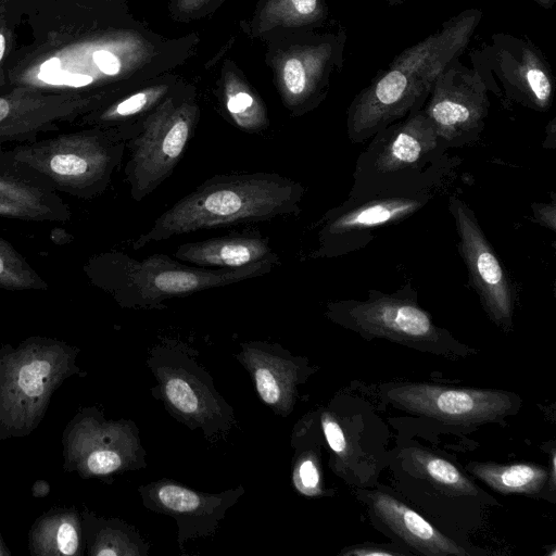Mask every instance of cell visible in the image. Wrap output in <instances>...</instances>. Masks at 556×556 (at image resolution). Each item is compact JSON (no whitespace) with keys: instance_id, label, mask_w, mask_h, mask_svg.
Here are the masks:
<instances>
[{"instance_id":"obj_1","label":"cell","mask_w":556,"mask_h":556,"mask_svg":"<svg viewBox=\"0 0 556 556\" xmlns=\"http://www.w3.org/2000/svg\"><path fill=\"white\" fill-rule=\"evenodd\" d=\"M194 43V36L165 39L130 18L96 22L47 35L9 74V86L71 94L101 108L180 64Z\"/></svg>"},{"instance_id":"obj_2","label":"cell","mask_w":556,"mask_h":556,"mask_svg":"<svg viewBox=\"0 0 556 556\" xmlns=\"http://www.w3.org/2000/svg\"><path fill=\"white\" fill-rule=\"evenodd\" d=\"M482 18V11L466 9L441 28L399 53L352 100L346 110V134L363 143L378 131L422 110L443 68L460 58Z\"/></svg>"},{"instance_id":"obj_3","label":"cell","mask_w":556,"mask_h":556,"mask_svg":"<svg viewBox=\"0 0 556 556\" xmlns=\"http://www.w3.org/2000/svg\"><path fill=\"white\" fill-rule=\"evenodd\" d=\"M305 191L277 173L214 175L161 213L132 249L200 230L299 216Z\"/></svg>"},{"instance_id":"obj_4","label":"cell","mask_w":556,"mask_h":556,"mask_svg":"<svg viewBox=\"0 0 556 556\" xmlns=\"http://www.w3.org/2000/svg\"><path fill=\"white\" fill-rule=\"evenodd\" d=\"M275 266V262L263 261L240 268H207L163 253L137 260L122 251H106L89 257L83 271L121 307L160 311L167 307L168 300L262 277Z\"/></svg>"},{"instance_id":"obj_5","label":"cell","mask_w":556,"mask_h":556,"mask_svg":"<svg viewBox=\"0 0 556 556\" xmlns=\"http://www.w3.org/2000/svg\"><path fill=\"white\" fill-rule=\"evenodd\" d=\"M79 353L76 345L41 336L0 348V440L38 428L58 388L80 372Z\"/></svg>"},{"instance_id":"obj_6","label":"cell","mask_w":556,"mask_h":556,"mask_svg":"<svg viewBox=\"0 0 556 556\" xmlns=\"http://www.w3.org/2000/svg\"><path fill=\"white\" fill-rule=\"evenodd\" d=\"M460 162L447 154L432 123L419 110L370 138L355 162L348 198L412 187Z\"/></svg>"},{"instance_id":"obj_7","label":"cell","mask_w":556,"mask_h":556,"mask_svg":"<svg viewBox=\"0 0 556 556\" xmlns=\"http://www.w3.org/2000/svg\"><path fill=\"white\" fill-rule=\"evenodd\" d=\"M456 167L404 189L346 198L317 222V245L308 257L336 258L366 248L378 230L408 219L445 194Z\"/></svg>"},{"instance_id":"obj_8","label":"cell","mask_w":556,"mask_h":556,"mask_svg":"<svg viewBox=\"0 0 556 556\" xmlns=\"http://www.w3.org/2000/svg\"><path fill=\"white\" fill-rule=\"evenodd\" d=\"M326 317L366 340L386 339L443 357L475 352L439 327L418 303L416 289L405 283L392 293L369 290L365 300L328 302Z\"/></svg>"},{"instance_id":"obj_9","label":"cell","mask_w":556,"mask_h":556,"mask_svg":"<svg viewBox=\"0 0 556 556\" xmlns=\"http://www.w3.org/2000/svg\"><path fill=\"white\" fill-rule=\"evenodd\" d=\"M12 150L16 159L41 174L58 192L89 200L108 189L126 146L109 130L86 127L16 144Z\"/></svg>"},{"instance_id":"obj_10","label":"cell","mask_w":556,"mask_h":556,"mask_svg":"<svg viewBox=\"0 0 556 556\" xmlns=\"http://www.w3.org/2000/svg\"><path fill=\"white\" fill-rule=\"evenodd\" d=\"M147 365L156 380L152 393L174 418L192 430L201 429L207 439L231 429L233 409L198 363L193 349L162 339L150 350Z\"/></svg>"},{"instance_id":"obj_11","label":"cell","mask_w":556,"mask_h":556,"mask_svg":"<svg viewBox=\"0 0 556 556\" xmlns=\"http://www.w3.org/2000/svg\"><path fill=\"white\" fill-rule=\"evenodd\" d=\"M200 118L193 91L180 88L150 115L141 132L125 142V179L130 195L142 201L174 173L187 151Z\"/></svg>"},{"instance_id":"obj_12","label":"cell","mask_w":556,"mask_h":556,"mask_svg":"<svg viewBox=\"0 0 556 556\" xmlns=\"http://www.w3.org/2000/svg\"><path fill=\"white\" fill-rule=\"evenodd\" d=\"M470 59L488 91L503 105L516 103L535 112L551 109L555 78L543 52L529 38L493 34L490 43L470 52Z\"/></svg>"},{"instance_id":"obj_13","label":"cell","mask_w":556,"mask_h":556,"mask_svg":"<svg viewBox=\"0 0 556 556\" xmlns=\"http://www.w3.org/2000/svg\"><path fill=\"white\" fill-rule=\"evenodd\" d=\"M63 469L84 479L110 478L146 467L136 425L105 418L97 406L83 407L62 434Z\"/></svg>"},{"instance_id":"obj_14","label":"cell","mask_w":556,"mask_h":556,"mask_svg":"<svg viewBox=\"0 0 556 556\" xmlns=\"http://www.w3.org/2000/svg\"><path fill=\"white\" fill-rule=\"evenodd\" d=\"M346 39L344 29L303 34L276 61L277 88L291 116H303L326 99L332 73L343 65Z\"/></svg>"},{"instance_id":"obj_15","label":"cell","mask_w":556,"mask_h":556,"mask_svg":"<svg viewBox=\"0 0 556 556\" xmlns=\"http://www.w3.org/2000/svg\"><path fill=\"white\" fill-rule=\"evenodd\" d=\"M480 74L453 59L435 78L422 108L448 150L475 144L484 130L490 100Z\"/></svg>"},{"instance_id":"obj_16","label":"cell","mask_w":556,"mask_h":556,"mask_svg":"<svg viewBox=\"0 0 556 556\" xmlns=\"http://www.w3.org/2000/svg\"><path fill=\"white\" fill-rule=\"evenodd\" d=\"M447 207L455 223L457 250L467 268L469 286L489 318L504 331H510L516 301L514 283L472 208L457 192L448 195Z\"/></svg>"},{"instance_id":"obj_17","label":"cell","mask_w":556,"mask_h":556,"mask_svg":"<svg viewBox=\"0 0 556 556\" xmlns=\"http://www.w3.org/2000/svg\"><path fill=\"white\" fill-rule=\"evenodd\" d=\"M397 408L441 422L471 426L514 414L519 397L494 389L450 388L426 382L397 383L386 392Z\"/></svg>"},{"instance_id":"obj_18","label":"cell","mask_w":556,"mask_h":556,"mask_svg":"<svg viewBox=\"0 0 556 556\" xmlns=\"http://www.w3.org/2000/svg\"><path fill=\"white\" fill-rule=\"evenodd\" d=\"M138 491L144 507L176 521L177 541L182 548L188 540L214 534L227 510L245 490L239 485L220 493H205L170 479H161L140 485Z\"/></svg>"},{"instance_id":"obj_19","label":"cell","mask_w":556,"mask_h":556,"mask_svg":"<svg viewBox=\"0 0 556 556\" xmlns=\"http://www.w3.org/2000/svg\"><path fill=\"white\" fill-rule=\"evenodd\" d=\"M96 109V102L71 94L10 88L0 92V147L35 141L41 132L59 130V123Z\"/></svg>"},{"instance_id":"obj_20","label":"cell","mask_w":556,"mask_h":556,"mask_svg":"<svg viewBox=\"0 0 556 556\" xmlns=\"http://www.w3.org/2000/svg\"><path fill=\"white\" fill-rule=\"evenodd\" d=\"M0 217L22 222H67L71 208L36 169L0 149Z\"/></svg>"},{"instance_id":"obj_21","label":"cell","mask_w":556,"mask_h":556,"mask_svg":"<svg viewBox=\"0 0 556 556\" xmlns=\"http://www.w3.org/2000/svg\"><path fill=\"white\" fill-rule=\"evenodd\" d=\"M237 358L251 375L260 399L276 415L287 417L298 399V387L311 375L306 358L293 356L277 343H240Z\"/></svg>"},{"instance_id":"obj_22","label":"cell","mask_w":556,"mask_h":556,"mask_svg":"<svg viewBox=\"0 0 556 556\" xmlns=\"http://www.w3.org/2000/svg\"><path fill=\"white\" fill-rule=\"evenodd\" d=\"M180 88L173 79L160 77L85 113L77 118L78 125L109 130L126 142L138 136L150 115Z\"/></svg>"},{"instance_id":"obj_23","label":"cell","mask_w":556,"mask_h":556,"mask_svg":"<svg viewBox=\"0 0 556 556\" xmlns=\"http://www.w3.org/2000/svg\"><path fill=\"white\" fill-rule=\"evenodd\" d=\"M173 255L178 261L207 268H240L263 261L281 264L268 238L257 229L186 242Z\"/></svg>"},{"instance_id":"obj_24","label":"cell","mask_w":556,"mask_h":556,"mask_svg":"<svg viewBox=\"0 0 556 556\" xmlns=\"http://www.w3.org/2000/svg\"><path fill=\"white\" fill-rule=\"evenodd\" d=\"M368 503L375 518L417 553L428 556L467 555L462 546L394 496L372 492L368 495Z\"/></svg>"},{"instance_id":"obj_25","label":"cell","mask_w":556,"mask_h":556,"mask_svg":"<svg viewBox=\"0 0 556 556\" xmlns=\"http://www.w3.org/2000/svg\"><path fill=\"white\" fill-rule=\"evenodd\" d=\"M28 552L33 556H83L80 511L53 507L41 514L28 532Z\"/></svg>"},{"instance_id":"obj_26","label":"cell","mask_w":556,"mask_h":556,"mask_svg":"<svg viewBox=\"0 0 556 556\" xmlns=\"http://www.w3.org/2000/svg\"><path fill=\"white\" fill-rule=\"evenodd\" d=\"M85 554L89 556H146L149 544L127 522L104 518L84 507L80 511Z\"/></svg>"},{"instance_id":"obj_27","label":"cell","mask_w":556,"mask_h":556,"mask_svg":"<svg viewBox=\"0 0 556 556\" xmlns=\"http://www.w3.org/2000/svg\"><path fill=\"white\" fill-rule=\"evenodd\" d=\"M220 105L233 126L248 134H261L269 126L266 105L251 86L233 71L223 76Z\"/></svg>"},{"instance_id":"obj_28","label":"cell","mask_w":556,"mask_h":556,"mask_svg":"<svg viewBox=\"0 0 556 556\" xmlns=\"http://www.w3.org/2000/svg\"><path fill=\"white\" fill-rule=\"evenodd\" d=\"M468 470L479 480L502 494H539L548 482V469L527 463L502 465L477 463L468 465Z\"/></svg>"},{"instance_id":"obj_29","label":"cell","mask_w":556,"mask_h":556,"mask_svg":"<svg viewBox=\"0 0 556 556\" xmlns=\"http://www.w3.org/2000/svg\"><path fill=\"white\" fill-rule=\"evenodd\" d=\"M403 458L414 476L450 495H477L479 490L451 462L420 447L404 450Z\"/></svg>"},{"instance_id":"obj_30","label":"cell","mask_w":556,"mask_h":556,"mask_svg":"<svg viewBox=\"0 0 556 556\" xmlns=\"http://www.w3.org/2000/svg\"><path fill=\"white\" fill-rule=\"evenodd\" d=\"M328 17L325 0H266L252 28L261 35L275 27H314Z\"/></svg>"},{"instance_id":"obj_31","label":"cell","mask_w":556,"mask_h":556,"mask_svg":"<svg viewBox=\"0 0 556 556\" xmlns=\"http://www.w3.org/2000/svg\"><path fill=\"white\" fill-rule=\"evenodd\" d=\"M48 282L8 240L0 237V289L46 291Z\"/></svg>"},{"instance_id":"obj_32","label":"cell","mask_w":556,"mask_h":556,"mask_svg":"<svg viewBox=\"0 0 556 556\" xmlns=\"http://www.w3.org/2000/svg\"><path fill=\"white\" fill-rule=\"evenodd\" d=\"M292 446L295 447L292 469V483L299 493L316 497L326 494L323 485L321 467L318 451L304 447L292 437Z\"/></svg>"},{"instance_id":"obj_33","label":"cell","mask_w":556,"mask_h":556,"mask_svg":"<svg viewBox=\"0 0 556 556\" xmlns=\"http://www.w3.org/2000/svg\"><path fill=\"white\" fill-rule=\"evenodd\" d=\"M320 427L325 440L337 460L345 462L350 457L351 445L346 433L334 413L324 410L320 415Z\"/></svg>"},{"instance_id":"obj_34","label":"cell","mask_w":556,"mask_h":556,"mask_svg":"<svg viewBox=\"0 0 556 556\" xmlns=\"http://www.w3.org/2000/svg\"><path fill=\"white\" fill-rule=\"evenodd\" d=\"M532 222L536 223L552 231H556V201L552 192L551 202H533L531 204Z\"/></svg>"},{"instance_id":"obj_35","label":"cell","mask_w":556,"mask_h":556,"mask_svg":"<svg viewBox=\"0 0 556 556\" xmlns=\"http://www.w3.org/2000/svg\"><path fill=\"white\" fill-rule=\"evenodd\" d=\"M212 0H174L176 11L181 15H194L206 8Z\"/></svg>"},{"instance_id":"obj_36","label":"cell","mask_w":556,"mask_h":556,"mask_svg":"<svg viewBox=\"0 0 556 556\" xmlns=\"http://www.w3.org/2000/svg\"><path fill=\"white\" fill-rule=\"evenodd\" d=\"M343 555H356V556H393L399 555L401 553L394 552L391 549H387L386 547L375 546V547H363L357 546L352 549H348L342 552Z\"/></svg>"},{"instance_id":"obj_37","label":"cell","mask_w":556,"mask_h":556,"mask_svg":"<svg viewBox=\"0 0 556 556\" xmlns=\"http://www.w3.org/2000/svg\"><path fill=\"white\" fill-rule=\"evenodd\" d=\"M545 138L542 147L544 149L555 150L556 148V117H553L545 127Z\"/></svg>"},{"instance_id":"obj_38","label":"cell","mask_w":556,"mask_h":556,"mask_svg":"<svg viewBox=\"0 0 556 556\" xmlns=\"http://www.w3.org/2000/svg\"><path fill=\"white\" fill-rule=\"evenodd\" d=\"M51 240L58 244H64L71 241L72 236L63 228H54L51 231Z\"/></svg>"},{"instance_id":"obj_39","label":"cell","mask_w":556,"mask_h":556,"mask_svg":"<svg viewBox=\"0 0 556 556\" xmlns=\"http://www.w3.org/2000/svg\"><path fill=\"white\" fill-rule=\"evenodd\" d=\"M50 491L49 484L43 480H38L33 485V495L36 497H42Z\"/></svg>"},{"instance_id":"obj_40","label":"cell","mask_w":556,"mask_h":556,"mask_svg":"<svg viewBox=\"0 0 556 556\" xmlns=\"http://www.w3.org/2000/svg\"><path fill=\"white\" fill-rule=\"evenodd\" d=\"M9 35L4 28H0V66L7 52Z\"/></svg>"},{"instance_id":"obj_41","label":"cell","mask_w":556,"mask_h":556,"mask_svg":"<svg viewBox=\"0 0 556 556\" xmlns=\"http://www.w3.org/2000/svg\"><path fill=\"white\" fill-rule=\"evenodd\" d=\"M536 4L543 9L551 10L556 4V0H533Z\"/></svg>"},{"instance_id":"obj_42","label":"cell","mask_w":556,"mask_h":556,"mask_svg":"<svg viewBox=\"0 0 556 556\" xmlns=\"http://www.w3.org/2000/svg\"><path fill=\"white\" fill-rule=\"evenodd\" d=\"M9 555H11V551L9 549L8 545L5 544L2 533L0 531V556H9Z\"/></svg>"},{"instance_id":"obj_43","label":"cell","mask_w":556,"mask_h":556,"mask_svg":"<svg viewBox=\"0 0 556 556\" xmlns=\"http://www.w3.org/2000/svg\"><path fill=\"white\" fill-rule=\"evenodd\" d=\"M405 1L406 0H386V2L391 7L400 5V4L404 3Z\"/></svg>"}]
</instances>
